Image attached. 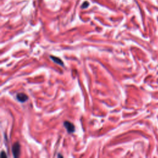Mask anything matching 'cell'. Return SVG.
Masks as SVG:
<instances>
[{
	"mask_svg": "<svg viewBox=\"0 0 158 158\" xmlns=\"http://www.w3.org/2000/svg\"><path fill=\"white\" fill-rule=\"evenodd\" d=\"M12 152L14 157H18L20 152V145L18 142L14 143L12 147Z\"/></svg>",
	"mask_w": 158,
	"mask_h": 158,
	"instance_id": "6da1fadb",
	"label": "cell"
},
{
	"mask_svg": "<svg viewBox=\"0 0 158 158\" xmlns=\"http://www.w3.org/2000/svg\"><path fill=\"white\" fill-rule=\"evenodd\" d=\"M64 126L65 128L66 129L68 133H72L75 132L74 125L72 124V123L69 122V121H65V122H64Z\"/></svg>",
	"mask_w": 158,
	"mask_h": 158,
	"instance_id": "7a4b0ae2",
	"label": "cell"
},
{
	"mask_svg": "<svg viewBox=\"0 0 158 158\" xmlns=\"http://www.w3.org/2000/svg\"><path fill=\"white\" fill-rule=\"evenodd\" d=\"M16 98L19 101L21 102V103H24L28 100V97L26 94L23 93H18L16 96Z\"/></svg>",
	"mask_w": 158,
	"mask_h": 158,
	"instance_id": "3957f363",
	"label": "cell"
},
{
	"mask_svg": "<svg viewBox=\"0 0 158 158\" xmlns=\"http://www.w3.org/2000/svg\"><path fill=\"white\" fill-rule=\"evenodd\" d=\"M50 58L55 63L57 64H59L60 65H62V66H64V63L63 61L60 58H59V57L53 56H50Z\"/></svg>",
	"mask_w": 158,
	"mask_h": 158,
	"instance_id": "277c9868",
	"label": "cell"
},
{
	"mask_svg": "<svg viewBox=\"0 0 158 158\" xmlns=\"http://www.w3.org/2000/svg\"><path fill=\"white\" fill-rule=\"evenodd\" d=\"M1 158H7V156H6V154L4 151H2L1 154Z\"/></svg>",
	"mask_w": 158,
	"mask_h": 158,
	"instance_id": "5b68a950",
	"label": "cell"
},
{
	"mask_svg": "<svg viewBox=\"0 0 158 158\" xmlns=\"http://www.w3.org/2000/svg\"><path fill=\"white\" fill-rule=\"evenodd\" d=\"M88 6V3L87 2H85L83 4V5L82 6V8H86V7H87Z\"/></svg>",
	"mask_w": 158,
	"mask_h": 158,
	"instance_id": "8992f818",
	"label": "cell"
}]
</instances>
